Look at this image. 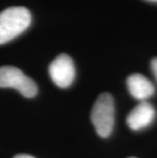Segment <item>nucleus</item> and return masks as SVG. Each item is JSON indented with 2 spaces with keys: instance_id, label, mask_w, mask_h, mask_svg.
Instances as JSON below:
<instances>
[{
  "instance_id": "6e6552de",
  "label": "nucleus",
  "mask_w": 157,
  "mask_h": 158,
  "mask_svg": "<svg viewBox=\"0 0 157 158\" xmlns=\"http://www.w3.org/2000/svg\"><path fill=\"white\" fill-rule=\"evenodd\" d=\"M13 158H35V157L32 155H28V154H18V155H15Z\"/></svg>"
},
{
  "instance_id": "f257e3e1",
  "label": "nucleus",
  "mask_w": 157,
  "mask_h": 158,
  "mask_svg": "<svg viewBox=\"0 0 157 158\" xmlns=\"http://www.w3.org/2000/svg\"><path fill=\"white\" fill-rule=\"evenodd\" d=\"M29 9L22 6L9 7L0 12V45L10 42L31 25Z\"/></svg>"
},
{
  "instance_id": "9d476101",
  "label": "nucleus",
  "mask_w": 157,
  "mask_h": 158,
  "mask_svg": "<svg viewBox=\"0 0 157 158\" xmlns=\"http://www.w3.org/2000/svg\"><path fill=\"white\" fill-rule=\"evenodd\" d=\"M130 158H136V157H130Z\"/></svg>"
},
{
  "instance_id": "0eeeda50",
  "label": "nucleus",
  "mask_w": 157,
  "mask_h": 158,
  "mask_svg": "<svg viewBox=\"0 0 157 158\" xmlns=\"http://www.w3.org/2000/svg\"><path fill=\"white\" fill-rule=\"evenodd\" d=\"M151 70L157 81V57H155V58H153L151 60Z\"/></svg>"
},
{
  "instance_id": "20e7f679",
  "label": "nucleus",
  "mask_w": 157,
  "mask_h": 158,
  "mask_svg": "<svg viewBox=\"0 0 157 158\" xmlns=\"http://www.w3.org/2000/svg\"><path fill=\"white\" fill-rule=\"evenodd\" d=\"M49 75L52 82L59 88H68L76 76L75 64L68 54L58 55L49 65Z\"/></svg>"
},
{
  "instance_id": "f03ea898",
  "label": "nucleus",
  "mask_w": 157,
  "mask_h": 158,
  "mask_svg": "<svg viewBox=\"0 0 157 158\" xmlns=\"http://www.w3.org/2000/svg\"><path fill=\"white\" fill-rule=\"evenodd\" d=\"M91 120L100 137L110 136L114 126V101L109 93H102L97 98L92 108Z\"/></svg>"
},
{
  "instance_id": "423d86ee",
  "label": "nucleus",
  "mask_w": 157,
  "mask_h": 158,
  "mask_svg": "<svg viewBox=\"0 0 157 158\" xmlns=\"http://www.w3.org/2000/svg\"><path fill=\"white\" fill-rule=\"evenodd\" d=\"M126 86L130 94L140 102L146 101L155 92L154 85L151 81L140 73H134L130 76L126 80Z\"/></svg>"
},
{
  "instance_id": "1a4fd4ad",
  "label": "nucleus",
  "mask_w": 157,
  "mask_h": 158,
  "mask_svg": "<svg viewBox=\"0 0 157 158\" xmlns=\"http://www.w3.org/2000/svg\"><path fill=\"white\" fill-rule=\"evenodd\" d=\"M149 1H157V0H149Z\"/></svg>"
},
{
  "instance_id": "7ed1b4c3",
  "label": "nucleus",
  "mask_w": 157,
  "mask_h": 158,
  "mask_svg": "<svg viewBox=\"0 0 157 158\" xmlns=\"http://www.w3.org/2000/svg\"><path fill=\"white\" fill-rule=\"evenodd\" d=\"M0 88L16 89L27 98H33L38 92L37 84L15 66H0Z\"/></svg>"
},
{
  "instance_id": "39448f33",
  "label": "nucleus",
  "mask_w": 157,
  "mask_h": 158,
  "mask_svg": "<svg viewBox=\"0 0 157 158\" xmlns=\"http://www.w3.org/2000/svg\"><path fill=\"white\" fill-rule=\"evenodd\" d=\"M155 109L148 101L140 102L126 117V123L133 131H141L148 127L155 118Z\"/></svg>"
}]
</instances>
